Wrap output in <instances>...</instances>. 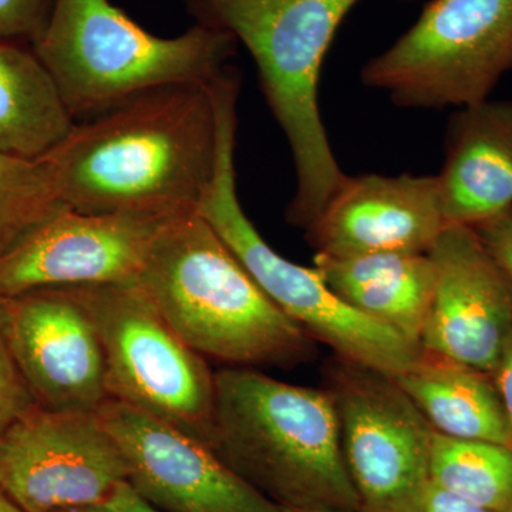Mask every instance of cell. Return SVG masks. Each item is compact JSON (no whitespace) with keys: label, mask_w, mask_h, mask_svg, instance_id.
<instances>
[{"label":"cell","mask_w":512,"mask_h":512,"mask_svg":"<svg viewBox=\"0 0 512 512\" xmlns=\"http://www.w3.org/2000/svg\"><path fill=\"white\" fill-rule=\"evenodd\" d=\"M431 484L495 512L512 507V447L434 433Z\"/></svg>","instance_id":"ffe728a7"},{"label":"cell","mask_w":512,"mask_h":512,"mask_svg":"<svg viewBox=\"0 0 512 512\" xmlns=\"http://www.w3.org/2000/svg\"><path fill=\"white\" fill-rule=\"evenodd\" d=\"M0 303L10 348L36 406L99 412L111 399L106 357L76 289H33Z\"/></svg>","instance_id":"8fae6325"},{"label":"cell","mask_w":512,"mask_h":512,"mask_svg":"<svg viewBox=\"0 0 512 512\" xmlns=\"http://www.w3.org/2000/svg\"><path fill=\"white\" fill-rule=\"evenodd\" d=\"M436 285L420 350L493 373L512 329V281L471 227H446L429 251Z\"/></svg>","instance_id":"5bb4252c"},{"label":"cell","mask_w":512,"mask_h":512,"mask_svg":"<svg viewBox=\"0 0 512 512\" xmlns=\"http://www.w3.org/2000/svg\"><path fill=\"white\" fill-rule=\"evenodd\" d=\"M238 97L235 87H224L218 93L220 156L198 214L210 222L276 308L313 342L328 346L340 359L392 377L400 375L419 359V346L346 305L315 266L306 268L279 255L245 214L235 174Z\"/></svg>","instance_id":"8992f818"},{"label":"cell","mask_w":512,"mask_h":512,"mask_svg":"<svg viewBox=\"0 0 512 512\" xmlns=\"http://www.w3.org/2000/svg\"><path fill=\"white\" fill-rule=\"evenodd\" d=\"M439 184L446 227H477L512 205V100L461 107L448 121Z\"/></svg>","instance_id":"2e32d148"},{"label":"cell","mask_w":512,"mask_h":512,"mask_svg":"<svg viewBox=\"0 0 512 512\" xmlns=\"http://www.w3.org/2000/svg\"><path fill=\"white\" fill-rule=\"evenodd\" d=\"M512 72V0H431L412 28L362 70V82L404 109L490 99Z\"/></svg>","instance_id":"ba28073f"},{"label":"cell","mask_w":512,"mask_h":512,"mask_svg":"<svg viewBox=\"0 0 512 512\" xmlns=\"http://www.w3.org/2000/svg\"><path fill=\"white\" fill-rule=\"evenodd\" d=\"M315 268L346 305L419 346L436 285L429 254L315 255Z\"/></svg>","instance_id":"e0dca14e"},{"label":"cell","mask_w":512,"mask_h":512,"mask_svg":"<svg viewBox=\"0 0 512 512\" xmlns=\"http://www.w3.org/2000/svg\"><path fill=\"white\" fill-rule=\"evenodd\" d=\"M127 481L126 457L97 412L36 406L0 439V487L25 512L107 504Z\"/></svg>","instance_id":"30bf717a"},{"label":"cell","mask_w":512,"mask_h":512,"mask_svg":"<svg viewBox=\"0 0 512 512\" xmlns=\"http://www.w3.org/2000/svg\"><path fill=\"white\" fill-rule=\"evenodd\" d=\"M508 512H512V507H511V510H510V511H508Z\"/></svg>","instance_id":"4dcf8cb0"},{"label":"cell","mask_w":512,"mask_h":512,"mask_svg":"<svg viewBox=\"0 0 512 512\" xmlns=\"http://www.w3.org/2000/svg\"><path fill=\"white\" fill-rule=\"evenodd\" d=\"M33 407H36L35 400L10 348L0 303V439L16 420Z\"/></svg>","instance_id":"7402d4cb"},{"label":"cell","mask_w":512,"mask_h":512,"mask_svg":"<svg viewBox=\"0 0 512 512\" xmlns=\"http://www.w3.org/2000/svg\"><path fill=\"white\" fill-rule=\"evenodd\" d=\"M495 386L503 400L505 414L512 431V329L507 340H505L497 365L493 373Z\"/></svg>","instance_id":"484cf974"},{"label":"cell","mask_w":512,"mask_h":512,"mask_svg":"<svg viewBox=\"0 0 512 512\" xmlns=\"http://www.w3.org/2000/svg\"><path fill=\"white\" fill-rule=\"evenodd\" d=\"M434 433L512 447V431L491 373L421 352L394 376Z\"/></svg>","instance_id":"ac0fdd59"},{"label":"cell","mask_w":512,"mask_h":512,"mask_svg":"<svg viewBox=\"0 0 512 512\" xmlns=\"http://www.w3.org/2000/svg\"><path fill=\"white\" fill-rule=\"evenodd\" d=\"M417 512H495L431 484Z\"/></svg>","instance_id":"d4e9b609"},{"label":"cell","mask_w":512,"mask_h":512,"mask_svg":"<svg viewBox=\"0 0 512 512\" xmlns=\"http://www.w3.org/2000/svg\"><path fill=\"white\" fill-rule=\"evenodd\" d=\"M237 43L200 22L183 35H153L110 0H55L32 50L82 121L156 87L211 82L228 69Z\"/></svg>","instance_id":"5b68a950"},{"label":"cell","mask_w":512,"mask_h":512,"mask_svg":"<svg viewBox=\"0 0 512 512\" xmlns=\"http://www.w3.org/2000/svg\"><path fill=\"white\" fill-rule=\"evenodd\" d=\"M444 228L436 175H346L305 238L333 258L429 254Z\"/></svg>","instance_id":"9a60e30c"},{"label":"cell","mask_w":512,"mask_h":512,"mask_svg":"<svg viewBox=\"0 0 512 512\" xmlns=\"http://www.w3.org/2000/svg\"><path fill=\"white\" fill-rule=\"evenodd\" d=\"M0 512H25L18 504L10 500L9 495L2 490V487H0Z\"/></svg>","instance_id":"f1b7e54d"},{"label":"cell","mask_w":512,"mask_h":512,"mask_svg":"<svg viewBox=\"0 0 512 512\" xmlns=\"http://www.w3.org/2000/svg\"><path fill=\"white\" fill-rule=\"evenodd\" d=\"M66 208L42 158L28 160L0 153V259Z\"/></svg>","instance_id":"44dd1931"},{"label":"cell","mask_w":512,"mask_h":512,"mask_svg":"<svg viewBox=\"0 0 512 512\" xmlns=\"http://www.w3.org/2000/svg\"><path fill=\"white\" fill-rule=\"evenodd\" d=\"M99 332L111 399L212 447L215 372L133 284L73 286Z\"/></svg>","instance_id":"52a82bcc"},{"label":"cell","mask_w":512,"mask_h":512,"mask_svg":"<svg viewBox=\"0 0 512 512\" xmlns=\"http://www.w3.org/2000/svg\"><path fill=\"white\" fill-rule=\"evenodd\" d=\"M74 123L35 52L0 40V153L40 160Z\"/></svg>","instance_id":"d6986e66"},{"label":"cell","mask_w":512,"mask_h":512,"mask_svg":"<svg viewBox=\"0 0 512 512\" xmlns=\"http://www.w3.org/2000/svg\"><path fill=\"white\" fill-rule=\"evenodd\" d=\"M325 389L359 512H417L431 485L434 430L394 377L335 356Z\"/></svg>","instance_id":"9c48e42d"},{"label":"cell","mask_w":512,"mask_h":512,"mask_svg":"<svg viewBox=\"0 0 512 512\" xmlns=\"http://www.w3.org/2000/svg\"><path fill=\"white\" fill-rule=\"evenodd\" d=\"M100 419L128 464V485L158 512H282L214 448L171 424L110 399Z\"/></svg>","instance_id":"7c38bea8"},{"label":"cell","mask_w":512,"mask_h":512,"mask_svg":"<svg viewBox=\"0 0 512 512\" xmlns=\"http://www.w3.org/2000/svg\"><path fill=\"white\" fill-rule=\"evenodd\" d=\"M282 512H298V511H286V510H282Z\"/></svg>","instance_id":"f546056e"},{"label":"cell","mask_w":512,"mask_h":512,"mask_svg":"<svg viewBox=\"0 0 512 512\" xmlns=\"http://www.w3.org/2000/svg\"><path fill=\"white\" fill-rule=\"evenodd\" d=\"M215 79L156 87L76 121L42 158L63 204L86 214L197 212L220 156Z\"/></svg>","instance_id":"6da1fadb"},{"label":"cell","mask_w":512,"mask_h":512,"mask_svg":"<svg viewBox=\"0 0 512 512\" xmlns=\"http://www.w3.org/2000/svg\"><path fill=\"white\" fill-rule=\"evenodd\" d=\"M362 0H190L200 23L225 30L247 47L295 165L286 221L311 227L345 181L323 126V60L350 10Z\"/></svg>","instance_id":"277c9868"},{"label":"cell","mask_w":512,"mask_h":512,"mask_svg":"<svg viewBox=\"0 0 512 512\" xmlns=\"http://www.w3.org/2000/svg\"><path fill=\"white\" fill-rule=\"evenodd\" d=\"M136 284L195 352L224 367L286 369L315 356V342L198 212L165 224Z\"/></svg>","instance_id":"3957f363"},{"label":"cell","mask_w":512,"mask_h":512,"mask_svg":"<svg viewBox=\"0 0 512 512\" xmlns=\"http://www.w3.org/2000/svg\"><path fill=\"white\" fill-rule=\"evenodd\" d=\"M55 512H119L110 504L84 505V507L66 508Z\"/></svg>","instance_id":"83f0119b"},{"label":"cell","mask_w":512,"mask_h":512,"mask_svg":"<svg viewBox=\"0 0 512 512\" xmlns=\"http://www.w3.org/2000/svg\"><path fill=\"white\" fill-rule=\"evenodd\" d=\"M107 504H110L111 507L116 508L119 512H158L147 503H144V501L134 493L133 488H131L128 483L121 485L119 491L111 498L110 503Z\"/></svg>","instance_id":"4316f807"},{"label":"cell","mask_w":512,"mask_h":512,"mask_svg":"<svg viewBox=\"0 0 512 512\" xmlns=\"http://www.w3.org/2000/svg\"><path fill=\"white\" fill-rule=\"evenodd\" d=\"M214 448L281 510L359 512L328 390L252 367L215 372Z\"/></svg>","instance_id":"7a4b0ae2"},{"label":"cell","mask_w":512,"mask_h":512,"mask_svg":"<svg viewBox=\"0 0 512 512\" xmlns=\"http://www.w3.org/2000/svg\"><path fill=\"white\" fill-rule=\"evenodd\" d=\"M170 220L57 212L0 259V298L40 288L133 284Z\"/></svg>","instance_id":"4fadbf2b"},{"label":"cell","mask_w":512,"mask_h":512,"mask_svg":"<svg viewBox=\"0 0 512 512\" xmlns=\"http://www.w3.org/2000/svg\"><path fill=\"white\" fill-rule=\"evenodd\" d=\"M474 229L512 281V205Z\"/></svg>","instance_id":"cb8c5ba5"},{"label":"cell","mask_w":512,"mask_h":512,"mask_svg":"<svg viewBox=\"0 0 512 512\" xmlns=\"http://www.w3.org/2000/svg\"><path fill=\"white\" fill-rule=\"evenodd\" d=\"M55 0H0V40L35 43L46 28Z\"/></svg>","instance_id":"603a6c76"}]
</instances>
